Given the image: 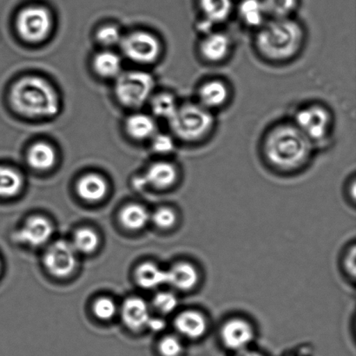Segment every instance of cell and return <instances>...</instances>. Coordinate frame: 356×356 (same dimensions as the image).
<instances>
[{"instance_id": "obj_30", "label": "cell", "mask_w": 356, "mask_h": 356, "mask_svg": "<svg viewBox=\"0 0 356 356\" xmlns=\"http://www.w3.org/2000/svg\"><path fill=\"white\" fill-rule=\"evenodd\" d=\"M158 348L161 356H181L185 350L184 340L177 334H170L160 340Z\"/></svg>"}, {"instance_id": "obj_34", "label": "cell", "mask_w": 356, "mask_h": 356, "mask_svg": "<svg viewBox=\"0 0 356 356\" xmlns=\"http://www.w3.org/2000/svg\"><path fill=\"white\" fill-rule=\"evenodd\" d=\"M356 248L355 243H352L348 245L346 250H344L343 257H341V266L343 268V272L348 280H355L356 272Z\"/></svg>"}, {"instance_id": "obj_14", "label": "cell", "mask_w": 356, "mask_h": 356, "mask_svg": "<svg viewBox=\"0 0 356 356\" xmlns=\"http://www.w3.org/2000/svg\"><path fill=\"white\" fill-rule=\"evenodd\" d=\"M230 95L228 83L222 79H213L199 86L195 102L213 113L225 107L229 103Z\"/></svg>"}, {"instance_id": "obj_27", "label": "cell", "mask_w": 356, "mask_h": 356, "mask_svg": "<svg viewBox=\"0 0 356 356\" xmlns=\"http://www.w3.org/2000/svg\"><path fill=\"white\" fill-rule=\"evenodd\" d=\"M268 19H284L291 17L298 8V0H263Z\"/></svg>"}, {"instance_id": "obj_35", "label": "cell", "mask_w": 356, "mask_h": 356, "mask_svg": "<svg viewBox=\"0 0 356 356\" xmlns=\"http://www.w3.org/2000/svg\"><path fill=\"white\" fill-rule=\"evenodd\" d=\"M93 312L97 318L110 320L116 315L117 307L113 300L109 298L97 299L93 305Z\"/></svg>"}, {"instance_id": "obj_9", "label": "cell", "mask_w": 356, "mask_h": 356, "mask_svg": "<svg viewBox=\"0 0 356 356\" xmlns=\"http://www.w3.org/2000/svg\"><path fill=\"white\" fill-rule=\"evenodd\" d=\"M120 44L125 57L137 64H153L162 54L159 38L146 31H135L128 35L123 38Z\"/></svg>"}, {"instance_id": "obj_10", "label": "cell", "mask_w": 356, "mask_h": 356, "mask_svg": "<svg viewBox=\"0 0 356 356\" xmlns=\"http://www.w3.org/2000/svg\"><path fill=\"white\" fill-rule=\"evenodd\" d=\"M167 284L174 291L191 294L202 284L201 268L191 260H179L166 270Z\"/></svg>"}, {"instance_id": "obj_36", "label": "cell", "mask_w": 356, "mask_h": 356, "mask_svg": "<svg viewBox=\"0 0 356 356\" xmlns=\"http://www.w3.org/2000/svg\"><path fill=\"white\" fill-rule=\"evenodd\" d=\"M152 138L153 151L159 154H169L175 148V143L169 135L159 134L156 132Z\"/></svg>"}, {"instance_id": "obj_19", "label": "cell", "mask_w": 356, "mask_h": 356, "mask_svg": "<svg viewBox=\"0 0 356 356\" xmlns=\"http://www.w3.org/2000/svg\"><path fill=\"white\" fill-rule=\"evenodd\" d=\"M57 161V153L51 145L38 142L29 149L27 162L31 168L37 170H50Z\"/></svg>"}, {"instance_id": "obj_38", "label": "cell", "mask_w": 356, "mask_h": 356, "mask_svg": "<svg viewBox=\"0 0 356 356\" xmlns=\"http://www.w3.org/2000/svg\"><path fill=\"white\" fill-rule=\"evenodd\" d=\"M355 179L354 178L353 181L350 183V187L347 188V195L350 197L352 204H355Z\"/></svg>"}, {"instance_id": "obj_28", "label": "cell", "mask_w": 356, "mask_h": 356, "mask_svg": "<svg viewBox=\"0 0 356 356\" xmlns=\"http://www.w3.org/2000/svg\"><path fill=\"white\" fill-rule=\"evenodd\" d=\"M175 96L168 92L160 93L152 100V110L156 117L169 121L177 109Z\"/></svg>"}, {"instance_id": "obj_37", "label": "cell", "mask_w": 356, "mask_h": 356, "mask_svg": "<svg viewBox=\"0 0 356 356\" xmlns=\"http://www.w3.org/2000/svg\"><path fill=\"white\" fill-rule=\"evenodd\" d=\"M165 320L162 318H152V317L147 323L149 329L154 331V332H159V331L165 330Z\"/></svg>"}, {"instance_id": "obj_8", "label": "cell", "mask_w": 356, "mask_h": 356, "mask_svg": "<svg viewBox=\"0 0 356 356\" xmlns=\"http://www.w3.org/2000/svg\"><path fill=\"white\" fill-rule=\"evenodd\" d=\"M218 336L226 350L239 353L250 348L256 340L257 327L245 316H232L220 325Z\"/></svg>"}, {"instance_id": "obj_32", "label": "cell", "mask_w": 356, "mask_h": 356, "mask_svg": "<svg viewBox=\"0 0 356 356\" xmlns=\"http://www.w3.org/2000/svg\"><path fill=\"white\" fill-rule=\"evenodd\" d=\"M153 305L163 315H170L176 312L179 301L175 292L162 291L155 296Z\"/></svg>"}, {"instance_id": "obj_33", "label": "cell", "mask_w": 356, "mask_h": 356, "mask_svg": "<svg viewBox=\"0 0 356 356\" xmlns=\"http://www.w3.org/2000/svg\"><path fill=\"white\" fill-rule=\"evenodd\" d=\"M121 35L116 26H106L97 31V40L104 47H111L121 43L123 40Z\"/></svg>"}, {"instance_id": "obj_25", "label": "cell", "mask_w": 356, "mask_h": 356, "mask_svg": "<svg viewBox=\"0 0 356 356\" xmlns=\"http://www.w3.org/2000/svg\"><path fill=\"white\" fill-rule=\"evenodd\" d=\"M151 219L146 209L138 204H130L123 209L120 213V221L125 228L140 229L147 225Z\"/></svg>"}, {"instance_id": "obj_24", "label": "cell", "mask_w": 356, "mask_h": 356, "mask_svg": "<svg viewBox=\"0 0 356 356\" xmlns=\"http://www.w3.org/2000/svg\"><path fill=\"white\" fill-rule=\"evenodd\" d=\"M93 67L97 74L102 78H118L122 73L121 58L114 52H99L93 59Z\"/></svg>"}, {"instance_id": "obj_39", "label": "cell", "mask_w": 356, "mask_h": 356, "mask_svg": "<svg viewBox=\"0 0 356 356\" xmlns=\"http://www.w3.org/2000/svg\"><path fill=\"white\" fill-rule=\"evenodd\" d=\"M236 356H266L261 352H258L257 350H252L249 348V350H243L242 352H239V353H236Z\"/></svg>"}, {"instance_id": "obj_29", "label": "cell", "mask_w": 356, "mask_h": 356, "mask_svg": "<svg viewBox=\"0 0 356 356\" xmlns=\"http://www.w3.org/2000/svg\"><path fill=\"white\" fill-rule=\"evenodd\" d=\"M99 238L97 233L90 229H80L75 233L72 246L76 252L92 253L99 246Z\"/></svg>"}, {"instance_id": "obj_7", "label": "cell", "mask_w": 356, "mask_h": 356, "mask_svg": "<svg viewBox=\"0 0 356 356\" xmlns=\"http://www.w3.org/2000/svg\"><path fill=\"white\" fill-rule=\"evenodd\" d=\"M51 14L44 6H26L17 14V33L28 43H40L44 41L51 33Z\"/></svg>"}, {"instance_id": "obj_6", "label": "cell", "mask_w": 356, "mask_h": 356, "mask_svg": "<svg viewBox=\"0 0 356 356\" xmlns=\"http://www.w3.org/2000/svg\"><path fill=\"white\" fill-rule=\"evenodd\" d=\"M292 122L316 145L329 138L333 115L323 104H310L298 110Z\"/></svg>"}, {"instance_id": "obj_1", "label": "cell", "mask_w": 356, "mask_h": 356, "mask_svg": "<svg viewBox=\"0 0 356 356\" xmlns=\"http://www.w3.org/2000/svg\"><path fill=\"white\" fill-rule=\"evenodd\" d=\"M315 146L293 122H282L265 134L261 154L268 166L275 172L292 174L308 166Z\"/></svg>"}, {"instance_id": "obj_17", "label": "cell", "mask_w": 356, "mask_h": 356, "mask_svg": "<svg viewBox=\"0 0 356 356\" xmlns=\"http://www.w3.org/2000/svg\"><path fill=\"white\" fill-rule=\"evenodd\" d=\"M121 316L125 326L131 330H139L147 326L151 318L147 303L138 298H129L124 302Z\"/></svg>"}, {"instance_id": "obj_11", "label": "cell", "mask_w": 356, "mask_h": 356, "mask_svg": "<svg viewBox=\"0 0 356 356\" xmlns=\"http://www.w3.org/2000/svg\"><path fill=\"white\" fill-rule=\"evenodd\" d=\"M176 334L183 340L195 341L208 334L209 319L202 309L188 308L178 312L174 318Z\"/></svg>"}, {"instance_id": "obj_13", "label": "cell", "mask_w": 356, "mask_h": 356, "mask_svg": "<svg viewBox=\"0 0 356 356\" xmlns=\"http://www.w3.org/2000/svg\"><path fill=\"white\" fill-rule=\"evenodd\" d=\"M232 51V38L222 31H212L202 37L198 44V54L205 63L221 64L229 57Z\"/></svg>"}, {"instance_id": "obj_12", "label": "cell", "mask_w": 356, "mask_h": 356, "mask_svg": "<svg viewBox=\"0 0 356 356\" xmlns=\"http://www.w3.org/2000/svg\"><path fill=\"white\" fill-rule=\"evenodd\" d=\"M44 265L51 275L65 277L75 270L76 251L72 243L58 241L49 248L44 256Z\"/></svg>"}, {"instance_id": "obj_31", "label": "cell", "mask_w": 356, "mask_h": 356, "mask_svg": "<svg viewBox=\"0 0 356 356\" xmlns=\"http://www.w3.org/2000/svg\"><path fill=\"white\" fill-rule=\"evenodd\" d=\"M153 222L156 227L163 230H170L175 228L179 220V216L175 209L161 207L156 209L152 216Z\"/></svg>"}, {"instance_id": "obj_5", "label": "cell", "mask_w": 356, "mask_h": 356, "mask_svg": "<svg viewBox=\"0 0 356 356\" xmlns=\"http://www.w3.org/2000/svg\"><path fill=\"white\" fill-rule=\"evenodd\" d=\"M154 88L155 80L149 73L127 72L118 76L115 93L123 106L138 108L151 99Z\"/></svg>"}, {"instance_id": "obj_40", "label": "cell", "mask_w": 356, "mask_h": 356, "mask_svg": "<svg viewBox=\"0 0 356 356\" xmlns=\"http://www.w3.org/2000/svg\"><path fill=\"white\" fill-rule=\"evenodd\" d=\"M0 271H1V264H0Z\"/></svg>"}, {"instance_id": "obj_16", "label": "cell", "mask_w": 356, "mask_h": 356, "mask_svg": "<svg viewBox=\"0 0 356 356\" xmlns=\"http://www.w3.org/2000/svg\"><path fill=\"white\" fill-rule=\"evenodd\" d=\"M180 173L177 166L168 161H159L149 167L141 181L143 184H149L158 190H169L175 186L179 179Z\"/></svg>"}, {"instance_id": "obj_20", "label": "cell", "mask_w": 356, "mask_h": 356, "mask_svg": "<svg viewBox=\"0 0 356 356\" xmlns=\"http://www.w3.org/2000/svg\"><path fill=\"white\" fill-rule=\"evenodd\" d=\"M76 191L79 197L88 202H97L104 197L107 192L106 180L97 174H87L80 178Z\"/></svg>"}, {"instance_id": "obj_21", "label": "cell", "mask_w": 356, "mask_h": 356, "mask_svg": "<svg viewBox=\"0 0 356 356\" xmlns=\"http://www.w3.org/2000/svg\"><path fill=\"white\" fill-rule=\"evenodd\" d=\"M238 14L244 26L256 31L268 20L263 0H243Z\"/></svg>"}, {"instance_id": "obj_26", "label": "cell", "mask_w": 356, "mask_h": 356, "mask_svg": "<svg viewBox=\"0 0 356 356\" xmlns=\"http://www.w3.org/2000/svg\"><path fill=\"white\" fill-rule=\"evenodd\" d=\"M23 179L20 174L9 167L0 166V197H10L19 193Z\"/></svg>"}, {"instance_id": "obj_18", "label": "cell", "mask_w": 356, "mask_h": 356, "mask_svg": "<svg viewBox=\"0 0 356 356\" xmlns=\"http://www.w3.org/2000/svg\"><path fill=\"white\" fill-rule=\"evenodd\" d=\"M202 19L213 26L225 23L232 15V0H199Z\"/></svg>"}, {"instance_id": "obj_22", "label": "cell", "mask_w": 356, "mask_h": 356, "mask_svg": "<svg viewBox=\"0 0 356 356\" xmlns=\"http://www.w3.org/2000/svg\"><path fill=\"white\" fill-rule=\"evenodd\" d=\"M156 129L154 118L149 115H132L127 121L128 134L137 140L152 138L156 134Z\"/></svg>"}, {"instance_id": "obj_15", "label": "cell", "mask_w": 356, "mask_h": 356, "mask_svg": "<svg viewBox=\"0 0 356 356\" xmlns=\"http://www.w3.org/2000/svg\"><path fill=\"white\" fill-rule=\"evenodd\" d=\"M51 222L43 216H33L14 235L16 242L38 247L47 242L52 235Z\"/></svg>"}, {"instance_id": "obj_23", "label": "cell", "mask_w": 356, "mask_h": 356, "mask_svg": "<svg viewBox=\"0 0 356 356\" xmlns=\"http://www.w3.org/2000/svg\"><path fill=\"white\" fill-rule=\"evenodd\" d=\"M136 278L142 288L152 289L167 284L166 270L152 263L142 264L136 271Z\"/></svg>"}, {"instance_id": "obj_3", "label": "cell", "mask_w": 356, "mask_h": 356, "mask_svg": "<svg viewBox=\"0 0 356 356\" xmlns=\"http://www.w3.org/2000/svg\"><path fill=\"white\" fill-rule=\"evenodd\" d=\"M13 109L24 117L42 120L55 117L59 111V99L54 86L36 76L17 80L10 92Z\"/></svg>"}, {"instance_id": "obj_2", "label": "cell", "mask_w": 356, "mask_h": 356, "mask_svg": "<svg viewBox=\"0 0 356 356\" xmlns=\"http://www.w3.org/2000/svg\"><path fill=\"white\" fill-rule=\"evenodd\" d=\"M305 40V27L292 17L268 19L256 31L254 45L265 61L282 64L292 60L301 52Z\"/></svg>"}, {"instance_id": "obj_4", "label": "cell", "mask_w": 356, "mask_h": 356, "mask_svg": "<svg viewBox=\"0 0 356 356\" xmlns=\"http://www.w3.org/2000/svg\"><path fill=\"white\" fill-rule=\"evenodd\" d=\"M168 123L174 137L188 145L204 141L216 127L214 114L195 101L179 104Z\"/></svg>"}]
</instances>
